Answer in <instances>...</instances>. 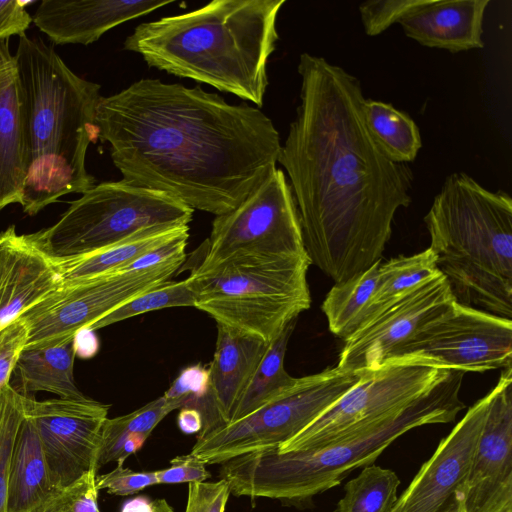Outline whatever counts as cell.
Wrapping results in <instances>:
<instances>
[{"instance_id":"1","label":"cell","mask_w":512,"mask_h":512,"mask_svg":"<svg viewBox=\"0 0 512 512\" xmlns=\"http://www.w3.org/2000/svg\"><path fill=\"white\" fill-rule=\"evenodd\" d=\"M300 104L281 145L311 264L334 283L380 261L398 209L412 201L413 174L372 137L360 81L302 53Z\"/></svg>"},{"instance_id":"2","label":"cell","mask_w":512,"mask_h":512,"mask_svg":"<svg viewBox=\"0 0 512 512\" xmlns=\"http://www.w3.org/2000/svg\"><path fill=\"white\" fill-rule=\"evenodd\" d=\"M95 122L125 181L215 216L236 208L276 168L281 149L259 108L159 79L101 97Z\"/></svg>"},{"instance_id":"3","label":"cell","mask_w":512,"mask_h":512,"mask_svg":"<svg viewBox=\"0 0 512 512\" xmlns=\"http://www.w3.org/2000/svg\"><path fill=\"white\" fill-rule=\"evenodd\" d=\"M285 0H214L196 10L138 25L124 49L158 70L208 84L258 106Z\"/></svg>"},{"instance_id":"4","label":"cell","mask_w":512,"mask_h":512,"mask_svg":"<svg viewBox=\"0 0 512 512\" xmlns=\"http://www.w3.org/2000/svg\"><path fill=\"white\" fill-rule=\"evenodd\" d=\"M22 98L28 215L95 185L86 154L97 136L100 85L75 74L42 39L23 34L14 55Z\"/></svg>"},{"instance_id":"5","label":"cell","mask_w":512,"mask_h":512,"mask_svg":"<svg viewBox=\"0 0 512 512\" xmlns=\"http://www.w3.org/2000/svg\"><path fill=\"white\" fill-rule=\"evenodd\" d=\"M465 372L452 370L431 391L384 422L324 446L290 452L277 448L221 463L220 475L237 496L303 501L341 483L352 470L373 464L408 431L455 420L465 408L460 389Z\"/></svg>"},{"instance_id":"6","label":"cell","mask_w":512,"mask_h":512,"mask_svg":"<svg viewBox=\"0 0 512 512\" xmlns=\"http://www.w3.org/2000/svg\"><path fill=\"white\" fill-rule=\"evenodd\" d=\"M429 248L455 300L512 316V199L464 172L450 174L424 217Z\"/></svg>"},{"instance_id":"7","label":"cell","mask_w":512,"mask_h":512,"mask_svg":"<svg viewBox=\"0 0 512 512\" xmlns=\"http://www.w3.org/2000/svg\"><path fill=\"white\" fill-rule=\"evenodd\" d=\"M307 255L235 257L189 278L196 309L224 324L272 342L307 310L311 297Z\"/></svg>"},{"instance_id":"8","label":"cell","mask_w":512,"mask_h":512,"mask_svg":"<svg viewBox=\"0 0 512 512\" xmlns=\"http://www.w3.org/2000/svg\"><path fill=\"white\" fill-rule=\"evenodd\" d=\"M192 215L193 209L176 198L122 179L94 185L54 225L30 237L59 261L100 251L150 228L189 225Z\"/></svg>"},{"instance_id":"9","label":"cell","mask_w":512,"mask_h":512,"mask_svg":"<svg viewBox=\"0 0 512 512\" xmlns=\"http://www.w3.org/2000/svg\"><path fill=\"white\" fill-rule=\"evenodd\" d=\"M363 374L336 366L297 378L292 386L247 416L200 432L191 454L205 464H221L240 455L278 448L321 415Z\"/></svg>"},{"instance_id":"10","label":"cell","mask_w":512,"mask_h":512,"mask_svg":"<svg viewBox=\"0 0 512 512\" xmlns=\"http://www.w3.org/2000/svg\"><path fill=\"white\" fill-rule=\"evenodd\" d=\"M453 369L414 358H397L361 379L278 452L309 450L374 427L441 383Z\"/></svg>"},{"instance_id":"11","label":"cell","mask_w":512,"mask_h":512,"mask_svg":"<svg viewBox=\"0 0 512 512\" xmlns=\"http://www.w3.org/2000/svg\"><path fill=\"white\" fill-rule=\"evenodd\" d=\"M206 253L195 270L235 257L307 255L291 186L273 169L233 210L215 216Z\"/></svg>"},{"instance_id":"12","label":"cell","mask_w":512,"mask_h":512,"mask_svg":"<svg viewBox=\"0 0 512 512\" xmlns=\"http://www.w3.org/2000/svg\"><path fill=\"white\" fill-rule=\"evenodd\" d=\"M184 260L61 282L19 316L29 332L24 349L52 347L74 339L122 304L168 281Z\"/></svg>"},{"instance_id":"13","label":"cell","mask_w":512,"mask_h":512,"mask_svg":"<svg viewBox=\"0 0 512 512\" xmlns=\"http://www.w3.org/2000/svg\"><path fill=\"white\" fill-rule=\"evenodd\" d=\"M396 358L465 373L504 369L512 366V321L455 301L402 346Z\"/></svg>"},{"instance_id":"14","label":"cell","mask_w":512,"mask_h":512,"mask_svg":"<svg viewBox=\"0 0 512 512\" xmlns=\"http://www.w3.org/2000/svg\"><path fill=\"white\" fill-rule=\"evenodd\" d=\"M108 409L90 398L37 401L27 395L26 414L37 429L56 489L92 469L97 471L96 457Z\"/></svg>"},{"instance_id":"15","label":"cell","mask_w":512,"mask_h":512,"mask_svg":"<svg viewBox=\"0 0 512 512\" xmlns=\"http://www.w3.org/2000/svg\"><path fill=\"white\" fill-rule=\"evenodd\" d=\"M489 395L469 470L455 494L461 512H512V366Z\"/></svg>"},{"instance_id":"16","label":"cell","mask_w":512,"mask_h":512,"mask_svg":"<svg viewBox=\"0 0 512 512\" xmlns=\"http://www.w3.org/2000/svg\"><path fill=\"white\" fill-rule=\"evenodd\" d=\"M455 301L449 283L439 272L346 340L337 367L350 372L379 368Z\"/></svg>"},{"instance_id":"17","label":"cell","mask_w":512,"mask_h":512,"mask_svg":"<svg viewBox=\"0 0 512 512\" xmlns=\"http://www.w3.org/2000/svg\"><path fill=\"white\" fill-rule=\"evenodd\" d=\"M489 393L471 406L438 444L391 512H443L465 479L482 431Z\"/></svg>"},{"instance_id":"18","label":"cell","mask_w":512,"mask_h":512,"mask_svg":"<svg viewBox=\"0 0 512 512\" xmlns=\"http://www.w3.org/2000/svg\"><path fill=\"white\" fill-rule=\"evenodd\" d=\"M174 1L43 0L34 24L56 44L88 45L110 29Z\"/></svg>"},{"instance_id":"19","label":"cell","mask_w":512,"mask_h":512,"mask_svg":"<svg viewBox=\"0 0 512 512\" xmlns=\"http://www.w3.org/2000/svg\"><path fill=\"white\" fill-rule=\"evenodd\" d=\"M490 0H421L398 22L423 46L452 53L484 47V13Z\"/></svg>"},{"instance_id":"20","label":"cell","mask_w":512,"mask_h":512,"mask_svg":"<svg viewBox=\"0 0 512 512\" xmlns=\"http://www.w3.org/2000/svg\"><path fill=\"white\" fill-rule=\"evenodd\" d=\"M258 336L217 323V339L209 370V400L219 424L233 410L268 347Z\"/></svg>"},{"instance_id":"21","label":"cell","mask_w":512,"mask_h":512,"mask_svg":"<svg viewBox=\"0 0 512 512\" xmlns=\"http://www.w3.org/2000/svg\"><path fill=\"white\" fill-rule=\"evenodd\" d=\"M26 143L19 77L8 41L0 39V211L21 203Z\"/></svg>"},{"instance_id":"22","label":"cell","mask_w":512,"mask_h":512,"mask_svg":"<svg viewBox=\"0 0 512 512\" xmlns=\"http://www.w3.org/2000/svg\"><path fill=\"white\" fill-rule=\"evenodd\" d=\"M57 490L37 429L25 411L10 459L7 512H35Z\"/></svg>"},{"instance_id":"23","label":"cell","mask_w":512,"mask_h":512,"mask_svg":"<svg viewBox=\"0 0 512 512\" xmlns=\"http://www.w3.org/2000/svg\"><path fill=\"white\" fill-rule=\"evenodd\" d=\"M61 283L55 262L29 235H21L15 263L0 301V329Z\"/></svg>"},{"instance_id":"24","label":"cell","mask_w":512,"mask_h":512,"mask_svg":"<svg viewBox=\"0 0 512 512\" xmlns=\"http://www.w3.org/2000/svg\"><path fill=\"white\" fill-rule=\"evenodd\" d=\"M76 355V338L52 347L24 349L15 368L23 394L45 391L62 399L87 398L75 383Z\"/></svg>"},{"instance_id":"25","label":"cell","mask_w":512,"mask_h":512,"mask_svg":"<svg viewBox=\"0 0 512 512\" xmlns=\"http://www.w3.org/2000/svg\"><path fill=\"white\" fill-rule=\"evenodd\" d=\"M186 230L189 225L150 228L100 251L53 261L61 282L121 272L140 256Z\"/></svg>"},{"instance_id":"26","label":"cell","mask_w":512,"mask_h":512,"mask_svg":"<svg viewBox=\"0 0 512 512\" xmlns=\"http://www.w3.org/2000/svg\"><path fill=\"white\" fill-rule=\"evenodd\" d=\"M438 273L435 255L429 247L411 256H398L384 263L380 262L376 287L359 319L357 331L412 289Z\"/></svg>"},{"instance_id":"27","label":"cell","mask_w":512,"mask_h":512,"mask_svg":"<svg viewBox=\"0 0 512 512\" xmlns=\"http://www.w3.org/2000/svg\"><path fill=\"white\" fill-rule=\"evenodd\" d=\"M366 125L380 148L394 162H413L422 146L421 135L414 120L391 104L366 99Z\"/></svg>"},{"instance_id":"28","label":"cell","mask_w":512,"mask_h":512,"mask_svg":"<svg viewBox=\"0 0 512 512\" xmlns=\"http://www.w3.org/2000/svg\"><path fill=\"white\" fill-rule=\"evenodd\" d=\"M294 320L269 344V347L239 398L228 423L239 420L292 386L297 378L284 368L289 339L296 325ZM226 424V423H225Z\"/></svg>"},{"instance_id":"29","label":"cell","mask_w":512,"mask_h":512,"mask_svg":"<svg viewBox=\"0 0 512 512\" xmlns=\"http://www.w3.org/2000/svg\"><path fill=\"white\" fill-rule=\"evenodd\" d=\"M380 262L344 282L335 283L322 303L330 331L344 342L357 331L359 319L376 287Z\"/></svg>"},{"instance_id":"30","label":"cell","mask_w":512,"mask_h":512,"mask_svg":"<svg viewBox=\"0 0 512 512\" xmlns=\"http://www.w3.org/2000/svg\"><path fill=\"white\" fill-rule=\"evenodd\" d=\"M400 479L387 468L370 464L344 487L335 512H391L397 499Z\"/></svg>"},{"instance_id":"31","label":"cell","mask_w":512,"mask_h":512,"mask_svg":"<svg viewBox=\"0 0 512 512\" xmlns=\"http://www.w3.org/2000/svg\"><path fill=\"white\" fill-rule=\"evenodd\" d=\"M172 408L163 396L123 416L107 418L103 424L95 467L97 471L110 462H117L125 438L131 434L147 437L170 413Z\"/></svg>"},{"instance_id":"32","label":"cell","mask_w":512,"mask_h":512,"mask_svg":"<svg viewBox=\"0 0 512 512\" xmlns=\"http://www.w3.org/2000/svg\"><path fill=\"white\" fill-rule=\"evenodd\" d=\"M196 292L190 278L179 282L166 281L122 304L89 329L95 331L140 314L173 307H195Z\"/></svg>"},{"instance_id":"33","label":"cell","mask_w":512,"mask_h":512,"mask_svg":"<svg viewBox=\"0 0 512 512\" xmlns=\"http://www.w3.org/2000/svg\"><path fill=\"white\" fill-rule=\"evenodd\" d=\"M27 395L10 384L0 392V512H7V487L14 441L25 417Z\"/></svg>"},{"instance_id":"34","label":"cell","mask_w":512,"mask_h":512,"mask_svg":"<svg viewBox=\"0 0 512 512\" xmlns=\"http://www.w3.org/2000/svg\"><path fill=\"white\" fill-rule=\"evenodd\" d=\"M97 471L92 469L57 490L35 512H101L98 506Z\"/></svg>"},{"instance_id":"35","label":"cell","mask_w":512,"mask_h":512,"mask_svg":"<svg viewBox=\"0 0 512 512\" xmlns=\"http://www.w3.org/2000/svg\"><path fill=\"white\" fill-rule=\"evenodd\" d=\"M209 370L202 364H194L180 371L163 397L172 410L193 406L209 395Z\"/></svg>"},{"instance_id":"36","label":"cell","mask_w":512,"mask_h":512,"mask_svg":"<svg viewBox=\"0 0 512 512\" xmlns=\"http://www.w3.org/2000/svg\"><path fill=\"white\" fill-rule=\"evenodd\" d=\"M421 0H375L359 5L360 18L364 31L376 36L398 23L404 15L419 5Z\"/></svg>"},{"instance_id":"37","label":"cell","mask_w":512,"mask_h":512,"mask_svg":"<svg viewBox=\"0 0 512 512\" xmlns=\"http://www.w3.org/2000/svg\"><path fill=\"white\" fill-rule=\"evenodd\" d=\"M28 327L18 317L0 329V392L9 379L28 341Z\"/></svg>"},{"instance_id":"38","label":"cell","mask_w":512,"mask_h":512,"mask_svg":"<svg viewBox=\"0 0 512 512\" xmlns=\"http://www.w3.org/2000/svg\"><path fill=\"white\" fill-rule=\"evenodd\" d=\"M96 484L99 490L117 496H128L158 484L155 471L136 472L117 464L112 471L97 475Z\"/></svg>"},{"instance_id":"39","label":"cell","mask_w":512,"mask_h":512,"mask_svg":"<svg viewBox=\"0 0 512 512\" xmlns=\"http://www.w3.org/2000/svg\"><path fill=\"white\" fill-rule=\"evenodd\" d=\"M230 493L229 484L223 478L189 483L185 512H224Z\"/></svg>"},{"instance_id":"40","label":"cell","mask_w":512,"mask_h":512,"mask_svg":"<svg viewBox=\"0 0 512 512\" xmlns=\"http://www.w3.org/2000/svg\"><path fill=\"white\" fill-rule=\"evenodd\" d=\"M155 472L158 484L203 482L211 476L206 464L191 453L175 457L169 467Z\"/></svg>"},{"instance_id":"41","label":"cell","mask_w":512,"mask_h":512,"mask_svg":"<svg viewBox=\"0 0 512 512\" xmlns=\"http://www.w3.org/2000/svg\"><path fill=\"white\" fill-rule=\"evenodd\" d=\"M188 238L189 230H186L140 256L127 265L122 271L143 270L172 260L185 258Z\"/></svg>"},{"instance_id":"42","label":"cell","mask_w":512,"mask_h":512,"mask_svg":"<svg viewBox=\"0 0 512 512\" xmlns=\"http://www.w3.org/2000/svg\"><path fill=\"white\" fill-rule=\"evenodd\" d=\"M33 21L23 3L16 0H0V39L23 35Z\"/></svg>"},{"instance_id":"43","label":"cell","mask_w":512,"mask_h":512,"mask_svg":"<svg viewBox=\"0 0 512 512\" xmlns=\"http://www.w3.org/2000/svg\"><path fill=\"white\" fill-rule=\"evenodd\" d=\"M120 512H174L165 499L152 500L146 496H137L127 500Z\"/></svg>"},{"instance_id":"44","label":"cell","mask_w":512,"mask_h":512,"mask_svg":"<svg viewBox=\"0 0 512 512\" xmlns=\"http://www.w3.org/2000/svg\"><path fill=\"white\" fill-rule=\"evenodd\" d=\"M179 429L185 434H194L202 430L204 421L201 412L190 406L180 408L177 416Z\"/></svg>"},{"instance_id":"45","label":"cell","mask_w":512,"mask_h":512,"mask_svg":"<svg viewBox=\"0 0 512 512\" xmlns=\"http://www.w3.org/2000/svg\"><path fill=\"white\" fill-rule=\"evenodd\" d=\"M76 336L80 338V341L76 338L77 354L80 353L82 357H92L95 355L99 348V342L91 329H84L79 332Z\"/></svg>"}]
</instances>
